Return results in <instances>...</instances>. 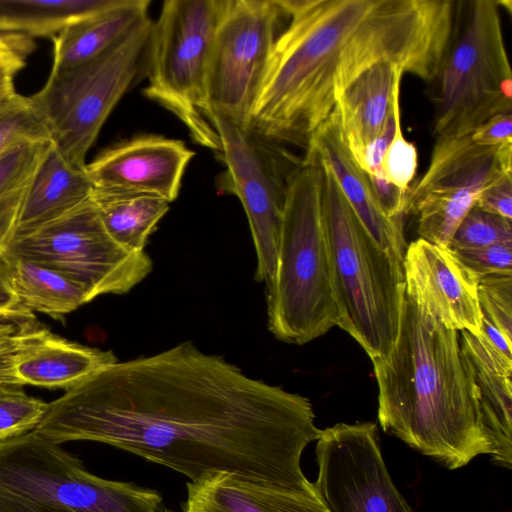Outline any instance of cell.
Listing matches in <instances>:
<instances>
[{
    "label": "cell",
    "mask_w": 512,
    "mask_h": 512,
    "mask_svg": "<svg viewBox=\"0 0 512 512\" xmlns=\"http://www.w3.org/2000/svg\"><path fill=\"white\" fill-rule=\"evenodd\" d=\"M462 363L482 424L494 448L492 461L512 467V360L491 348L481 335L458 331Z\"/></svg>",
    "instance_id": "e0dca14e"
},
{
    "label": "cell",
    "mask_w": 512,
    "mask_h": 512,
    "mask_svg": "<svg viewBox=\"0 0 512 512\" xmlns=\"http://www.w3.org/2000/svg\"><path fill=\"white\" fill-rule=\"evenodd\" d=\"M0 512H173L156 489L88 471L34 430L0 441Z\"/></svg>",
    "instance_id": "52a82bcc"
},
{
    "label": "cell",
    "mask_w": 512,
    "mask_h": 512,
    "mask_svg": "<svg viewBox=\"0 0 512 512\" xmlns=\"http://www.w3.org/2000/svg\"><path fill=\"white\" fill-rule=\"evenodd\" d=\"M221 0L164 1L152 23L145 68L146 98L180 120L191 139L221 149L208 97V73Z\"/></svg>",
    "instance_id": "ba28073f"
},
{
    "label": "cell",
    "mask_w": 512,
    "mask_h": 512,
    "mask_svg": "<svg viewBox=\"0 0 512 512\" xmlns=\"http://www.w3.org/2000/svg\"><path fill=\"white\" fill-rule=\"evenodd\" d=\"M399 98L400 91L394 96L390 113L378 136L352 155L356 164L368 175H374L381 171V162L385 151L391 143L398 125L401 124Z\"/></svg>",
    "instance_id": "836d02e7"
},
{
    "label": "cell",
    "mask_w": 512,
    "mask_h": 512,
    "mask_svg": "<svg viewBox=\"0 0 512 512\" xmlns=\"http://www.w3.org/2000/svg\"><path fill=\"white\" fill-rule=\"evenodd\" d=\"M10 257L16 293L24 310L60 318L92 301L87 290L63 272L31 260Z\"/></svg>",
    "instance_id": "d4e9b609"
},
{
    "label": "cell",
    "mask_w": 512,
    "mask_h": 512,
    "mask_svg": "<svg viewBox=\"0 0 512 512\" xmlns=\"http://www.w3.org/2000/svg\"><path fill=\"white\" fill-rule=\"evenodd\" d=\"M368 178L385 215L390 219L403 221L407 191L389 182L382 170L374 175H368Z\"/></svg>",
    "instance_id": "8d00e7d4"
},
{
    "label": "cell",
    "mask_w": 512,
    "mask_h": 512,
    "mask_svg": "<svg viewBox=\"0 0 512 512\" xmlns=\"http://www.w3.org/2000/svg\"><path fill=\"white\" fill-rule=\"evenodd\" d=\"M478 301L482 318L512 339V273L480 277Z\"/></svg>",
    "instance_id": "4dcf8cb0"
},
{
    "label": "cell",
    "mask_w": 512,
    "mask_h": 512,
    "mask_svg": "<svg viewBox=\"0 0 512 512\" xmlns=\"http://www.w3.org/2000/svg\"><path fill=\"white\" fill-rule=\"evenodd\" d=\"M471 139L483 146L512 143V113L497 115L474 130Z\"/></svg>",
    "instance_id": "f35d334b"
},
{
    "label": "cell",
    "mask_w": 512,
    "mask_h": 512,
    "mask_svg": "<svg viewBox=\"0 0 512 512\" xmlns=\"http://www.w3.org/2000/svg\"><path fill=\"white\" fill-rule=\"evenodd\" d=\"M32 314L22 308L14 284L12 259L0 249V316Z\"/></svg>",
    "instance_id": "74e56055"
},
{
    "label": "cell",
    "mask_w": 512,
    "mask_h": 512,
    "mask_svg": "<svg viewBox=\"0 0 512 512\" xmlns=\"http://www.w3.org/2000/svg\"><path fill=\"white\" fill-rule=\"evenodd\" d=\"M417 167V149L404 137L400 124L385 151L381 170L389 182L407 191L415 178Z\"/></svg>",
    "instance_id": "1f68e13d"
},
{
    "label": "cell",
    "mask_w": 512,
    "mask_h": 512,
    "mask_svg": "<svg viewBox=\"0 0 512 512\" xmlns=\"http://www.w3.org/2000/svg\"><path fill=\"white\" fill-rule=\"evenodd\" d=\"M116 361L110 350L68 341L42 326L16 353L13 371L18 385L68 390Z\"/></svg>",
    "instance_id": "ffe728a7"
},
{
    "label": "cell",
    "mask_w": 512,
    "mask_h": 512,
    "mask_svg": "<svg viewBox=\"0 0 512 512\" xmlns=\"http://www.w3.org/2000/svg\"><path fill=\"white\" fill-rule=\"evenodd\" d=\"M451 251L479 278L494 273H512V243Z\"/></svg>",
    "instance_id": "d6a6232c"
},
{
    "label": "cell",
    "mask_w": 512,
    "mask_h": 512,
    "mask_svg": "<svg viewBox=\"0 0 512 512\" xmlns=\"http://www.w3.org/2000/svg\"><path fill=\"white\" fill-rule=\"evenodd\" d=\"M33 430L107 444L190 482L229 472L298 490L314 488L301 458L321 433L308 398L191 341L103 367L48 403Z\"/></svg>",
    "instance_id": "6da1fadb"
},
{
    "label": "cell",
    "mask_w": 512,
    "mask_h": 512,
    "mask_svg": "<svg viewBox=\"0 0 512 512\" xmlns=\"http://www.w3.org/2000/svg\"><path fill=\"white\" fill-rule=\"evenodd\" d=\"M48 403L28 395L21 385L0 384V441L32 431Z\"/></svg>",
    "instance_id": "83f0119b"
},
{
    "label": "cell",
    "mask_w": 512,
    "mask_h": 512,
    "mask_svg": "<svg viewBox=\"0 0 512 512\" xmlns=\"http://www.w3.org/2000/svg\"><path fill=\"white\" fill-rule=\"evenodd\" d=\"M152 23L142 21L91 60L50 72L42 89L30 96L51 142L73 165L86 167L105 121L145 64Z\"/></svg>",
    "instance_id": "9c48e42d"
},
{
    "label": "cell",
    "mask_w": 512,
    "mask_h": 512,
    "mask_svg": "<svg viewBox=\"0 0 512 512\" xmlns=\"http://www.w3.org/2000/svg\"><path fill=\"white\" fill-rule=\"evenodd\" d=\"M437 138L471 134L489 119L512 113V73L499 1L456 0L450 34L428 82Z\"/></svg>",
    "instance_id": "8992f818"
},
{
    "label": "cell",
    "mask_w": 512,
    "mask_h": 512,
    "mask_svg": "<svg viewBox=\"0 0 512 512\" xmlns=\"http://www.w3.org/2000/svg\"><path fill=\"white\" fill-rule=\"evenodd\" d=\"M307 150L313 151L329 169L341 193L373 240L403 259V221L388 218L381 209L368 175L356 164L341 136L334 112L314 133Z\"/></svg>",
    "instance_id": "ac0fdd59"
},
{
    "label": "cell",
    "mask_w": 512,
    "mask_h": 512,
    "mask_svg": "<svg viewBox=\"0 0 512 512\" xmlns=\"http://www.w3.org/2000/svg\"><path fill=\"white\" fill-rule=\"evenodd\" d=\"M224 165L218 191L236 196L246 213L256 252L255 279L265 284L274 273L290 179L303 158L248 127L215 115Z\"/></svg>",
    "instance_id": "30bf717a"
},
{
    "label": "cell",
    "mask_w": 512,
    "mask_h": 512,
    "mask_svg": "<svg viewBox=\"0 0 512 512\" xmlns=\"http://www.w3.org/2000/svg\"><path fill=\"white\" fill-rule=\"evenodd\" d=\"M405 292L444 326L479 335V277L449 249L418 238L404 252Z\"/></svg>",
    "instance_id": "5bb4252c"
},
{
    "label": "cell",
    "mask_w": 512,
    "mask_h": 512,
    "mask_svg": "<svg viewBox=\"0 0 512 512\" xmlns=\"http://www.w3.org/2000/svg\"><path fill=\"white\" fill-rule=\"evenodd\" d=\"M50 142L23 139L0 155V249L15 237L32 177Z\"/></svg>",
    "instance_id": "4316f807"
},
{
    "label": "cell",
    "mask_w": 512,
    "mask_h": 512,
    "mask_svg": "<svg viewBox=\"0 0 512 512\" xmlns=\"http://www.w3.org/2000/svg\"><path fill=\"white\" fill-rule=\"evenodd\" d=\"M376 0H279L289 20L279 33L248 128L307 150L335 107L343 52Z\"/></svg>",
    "instance_id": "3957f363"
},
{
    "label": "cell",
    "mask_w": 512,
    "mask_h": 512,
    "mask_svg": "<svg viewBox=\"0 0 512 512\" xmlns=\"http://www.w3.org/2000/svg\"><path fill=\"white\" fill-rule=\"evenodd\" d=\"M6 251L59 270L81 284L91 299L125 294L152 271L147 252L117 243L89 198L63 216L16 237Z\"/></svg>",
    "instance_id": "8fae6325"
},
{
    "label": "cell",
    "mask_w": 512,
    "mask_h": 512,
    "mask_svg": "<svg viewBox=\"0 0 512 512\" xmlns=\"http://www.w3.org/2000/svg\"><path fill=\"white\" fill-rule=\"evenodd\" d=\"M23 139L50 140L30 97L16 92L0 99V155Z\"/></svg>",
    "instance_id": "f1b7e54d"
},
{
    "label": "cell",
    "mask_w": 512,
    "mask_h": 512,
    "mask_svg": "<svg viewBox=\"0 0 512 512\" xmlns=\"http://www.w3.org/2000/svg\"><path fill=\"white\" fill-rule=\"evenodd\" d=\"M512 173V143L483 146L470 134L437 138L426 172L407 190L406 208L426 196L476 193Z\"/></svg>",
    "instance_id": "2e32d148"
},
{
    "label": "cell",
    "mask_w": 512,
    "mask_h": 512,
    "mask_svg": "<svg viewBox=\"0 0 512 512\" xmlns=\"http://www.w3.org/2000/svg\"><path fill=\"white\" fill-rule=\"evenodd\" d=\"M315 455L313 485L330 512H414L387 470L375 423L321 429Z\"/></svg>",
    "instance_id": "4fadbf2b"
},
{
    "label": "cell",
    "mask_w": 512,
    "mask_h": 512,
    "mask_svg": "<svg viewBox=\"0 0 512 512\" xmlns=\"http://www.w3.org/2000/svg\"><path fill=\"white\" fill-rule=\"evenodd\" d=\"M321 193V164L307 150L290 179L275 269L265 284L268 329L289 344H306L338 324Z\"/></svg>",
    "instance_id": "277c9868"
},
{
    "label": "cell",
    "mask_w": 512,
    "mask_h": 512,
    "mask_svg": "<svg viewBox=\"0 0 512 512\" xmlns=\"http://www.w3.org/2000/svg\"><path fill=\"white\" fill-rule=\"evenodd\" d=\"M34 321V314L0 316V338L14 334Z\"/></svg>",
    "instance_id": "ab89813d"
},
{
    "label": "cell",
    "mask_w": 512,
    "mask_h": 512,
    "mask_svg": "<svg viewBox=\"0 0 512 512\" xmlns=\"http://www.w3.org/2000/svg\"><path fill=\"white\" fill-rule=\"evenodd\" d=\"M110 236L132 251H144L169 202L150 194L94 187L90 196Z\"/></svg>",
    "instance_id": "cb8c5ba5"
},
{
    "label": "cell",
    "mask_w": 512,
    "mask_h": 512,
    "mask_svg": "<svg viewBox=\"0 0 512 512\" xmlns=\"http://www.w3.org/2000/svg\"><path fill=\"white\" fill-rule=\"evenodd\" d=\"M13 79L12 76L0 75V99L16 93Z\"/></svg>",
    "instance_id": "60d3db41"
},
{
    "label": "cell",
    "mask_w": 512,
    "mask_h": 512,
    "mask_svg": "<svg viewBox=\"0 0 512 512\" xmlns=\"http://www.w3.org/2000/svg\"><path fill=\"white\" fill-rule=\"evenodd\" d=\"M194 155L181 140L140 135L106 148L86 171L96 188L145 193L171 203Z\"/></svg>",
    "instance_id": "9a60e30c"
},
{
    "label": "cell",
    "mask_w": 512,
    "mask_h": 512,
    "mask_svg": "<svg viewBox=\"0 0 512 512\" xmlns=\"http://www.w3.org/2000/svg\"><path fill=\"white\" fill-rule=\"evenodd\" d=\"M371 361L378 420L386 433L450 470L493 454L462 363L458 331L406 292L394 345Z\"/></svg>",
    "instance_id": "7a4b0ae2"
},
{
    "label": "cell",
    "mask_w": 512,
    "mask_h": 512,
    "mask_svg": "<svg viewBox=\"0 0 512 512\" xmlns=\"http://www.w3.org/2000/svg\"><path fill=\"white\" fill-rule=\"evenodd\" d=\"M117 0H0V33L53 37Z\"/></svg>",
    "instance_id": "484cf974"
},
{
    "label": "cell",
    "mask_w": 512,
    "mask_h": 512,
    "mask_svg": "<svg viewBox=\"0 0 512 512\" xmlns=\"http://www.w3.org/2000/svg\"><path fill=\"white\" fill-rule=\"evenodd\" d=\"M284 16L279 0H221L208 73L214 116L248 127Z\"/></svg>",
    "instance_id": "7c38bea8"
},
{
    "label": "cell",
    "mask_w": 512,
    "mask_h": 512,
    "mask_svg": "<svg viewBox=\"0 0 512 512\" xmlns=\"http://www.w3.org/2000/svg\"><path fill=\"white\" fill-rule=\"evenodd\" d=\"M476 205L493 214L512 220V173H504L486 185Z\"/></svg>",
    "instance_id": "d590c367"
},
{
    "label": "cell",
    "mask_w": 512,
    "mask_h": 512,
    "mask_svg": "<svg viewBox=\"0 0 512 512\" xmlns=\"http://www.w3.org/2000/svg\"><path fill=\"white\" fill-rule=\"evenodd\" d=\"M498 243H512V220L475 205L458 226L448 248H480Z\"/></svg>",
    "instance_id": "f546056e"
},
{
    "label": "cell",
    "mask_w": 512,
    "mask_h": 512,
    "mask_svg": "<svg viewBox=\"0 0 512 512\" xmlns=\"http://www.w3.org/2000/svg\"><path fill=\"white\" fill-rule=\"evenodd\" d=\"M149 4V0H117L65 27L52 37L51 73L71 69L109 49L149 18Z\"/></svg>",
    "instance_id": "603a6c76"
},
{
    "label": "cell",
    "mask_w": 512,
    "mask_h": 512,
    "mask_svg": "<svg viewBox=\"0 0 512 512\" xmlns=\"http://www.w3.org/2000/svg\"><path fill=\"white\" fill-rule=\"evenodd\" d=\"M93 189L86 167L70 163L50 142L32 177L14 238L73 210L90 198Z\"/></svg>",
    "instance_id": "7402d4cb"
},
{
    "label": "cell",
    "mask_w": 512,
    "mask_h": 512,
    "mask_svg": "<svg viewBox=\"0 0 512 512\" xmlns=\"http://www.w3.org/2000/svg\"><path fill=\"white\" fill-rule=\"evenodd\" d=\"M34 47L30 37L0 33V75L14 77L23 69Z\"/></svg>",
    "instance_id": "e575fe53"
},
{
    "label": "cell",
    "mask_w": 512,
    "mask_h": 512,
    "mask_svg": "<svg viewBox=\"0 0 512 512\" xmlns=\"http://www.w3.org/2000/svg\"><path fill=\"white\" fill-rule=\"evenodd\" d=\"M182 512H330L315 488L298 490L210 473L186 484Z\"/></svg>",
    "instance_id": "d6986e66"
},
{
    "label": "cell",
    "mask_w": 512,
    "mask_h": 512,
    "mask_svg": "<svg viewBox=\"0 0 512 512\" xmlns=\"http://www.w3.org/2000/svg\"><path fill=\"white\" fill-rule=\"evenodd\" d=\"M320 164L322 214L338 310L337 326L371 360L385 357L399 330L406 288L403 259L373 240L329 169L321 161Z\"/></svg>",
    "instance_id": "5b68a950"
},
{
    "label": "cell",
    "mask_w": 512,
    "mask_h": 512,
    "mask_svg": "<svg viewBox=\"0 0 512 512\" xmlns=\"http://www.w3.org/2000/svg\"><path fill=\"white\" fill-rule=\"evenodd\" d=\"M403 73L390 61L363 70L336 96L334 114L351 155L381 132Z\"/></svg>",
    "instance_id": "44dd1931"
}]
</instances>
